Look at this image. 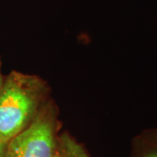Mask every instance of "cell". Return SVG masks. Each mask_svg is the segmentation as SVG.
<instances>
[{"instance_id":"6da1fadb","label":"cell","mask_w":157,"mask_h":157,"mask_svg":"<svg viewBox=\"0 0 157 157\" xmlns=\"http://www.w3.org/2000/svg\"><path fill=\"white\" fill-rule=\"evenodd\" d=\"M50 87L34 74L12 71L0 91V140L8 143L33 122L51 99Z\"/></svg>"},{"instance_id":"7a4b0ae2","label":"cell","mask_w":157,"mask_h":157,"mask_svg":"<svg viewBox=\"0 0 157 157\" xmlns=\"http://www.w3.org/2000/svg\"><path fill=\"white\" fill-rule=\"evenodd\" d=\"M60 127L59 107L50 99L33 122L8 142L7 157H52Z\"/></svg>"},{"instance_id":"3957f363","label":"cell","mask_w":157,"mask_h":157,"mask_svg":"<svg viewBox=\"0 0 157 157\" xmlns=\"http://www.w3.org/2000/svg\"><path fill=\"white\" fill-rule=\"evenodd\" d=\"M130 157H157V128L144 129L135 135Z\"/></svg>"},{"instance_id":"277c9868","label":"cell","mask_w":157,"mask_h":157,"mask_svg":"<svg viewBox=\"0 0 157 157\" xmlns=\"http://www.w3.org/2000/svg\"><path fill=\"white\" fill-rule=\"evenodd\" d=\"M52 157H89L81 143L67 132L59 133L57 146Z\"/></svg>"},{"instance_id":"5b68a950","label":"cell","mask_w":157,"mask_h":157,"mask_svg":"<svg viewBox=\"0 0 157 157\" xmlns=\"http://www.w3.org/2000/svg\"><path fill=\"white\" fill-rule=\"evenodd\" d=\"M7 144L8 143L0 140V157H7Z\"/></svg>"},{"instance_id":"8992f818","label":"cell","mask_w":157,"mask_h":157,"mask_svg":"<svg viewBox=\"0 0 157 157\" xmlns=\"http://www.w3.org/2000/svg\"><path fill=\"white\" fill-rule=\"evenodd\" d=\"M5 78H6V76L2 73V61H1V59H0V91L2 89L3 85H4Z\"/></svg>"}]
</instances>
